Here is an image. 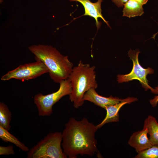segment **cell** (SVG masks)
<instances>
[{
	"instance_id": "14",
	"label": "cell",
	"mask_w": 158,
	"mask_h": 158,
	"mask_svg": "<svg viewBox=\"0 0 158 158\" xmlns=\"http://www.w3.org/2000/svg\"><path fill=\"white\" fill-rule=\"evenodd\" d=\"M0 138L4 141L13 144L23 151L29 150L28 147L18 139L10 133L8 131L0 126Z\"/></svg>"
},
{
	"instance_id": "20",
	"label": "cell",
	"mask_w": 158,
	"mask_h": 158,
	"mask_svg": "<svg viewBox=\"0 0 158 158\" xmlns=\"http://www.w3.org/2000/svg\"><path fill=\"white\" fill-rule=\"evenodd\" d=\"M137 2L141 5H143L146 4L148 2V0H135Z\"/></svg>"
},
{
	"instance_id": "3",
	"label": "cell",
	"mask_w": 158,
	"mask_h": 158,
	"mask_svg": "<svg viewBox=\"0 0 158 158\" xmlns=\"http://www.w3.org/2000/svg\"><path fill=\"white\" fill-rule=\"evenodd\" d=\"M95 68L94 66L84 64L81 61L73 67L68 79L72 88L69 99L75 108H78L83 105L85 101L83 96L86 92L91 88H97Z\"/></svg>"
},
{
	"instance_id": "10",
	"label": "cell",
	"mask_w": 158,
	"mask_h": 158,
	"mask_svg": "<svg viewBox=\"0 0 158 158\" xmlns=\"http://www.w3.org/2000/svg\"><path fill=\"white\" fill-rule=\"evenodd\" d=\"M95 89L92 88L84 94L83 99L93 103L95 104L104 109L109 106L114 105L121 101L122 99L111 96L106 97L99 95L96 92Z\"/></svg>"
},
{
	"instance_id": "7",
	"label": "cell",
	"mask_w": 158,
	"mask_h": 158,
	"mask_svg": "<svg viewBox=\"0 0 158 158\" xmlns=\"http://www.w3.org/2000/svg\"><path fill=\"white\" fill-rule=\"evenodd\" d=\"M48 72L47 68L43 62L36 61L19 66L4 75L1 80L5 81L15 79L24 81L35 79Z\"/></svg>"
},
{
	"instance_id": "5",
	"label": "cell",
	"mask_w": 158,
	"mask_h": 158,
	"mask_svg": "<svg viewBox=\"0 0 158 158\" xmlns=\"http://www.w3.org/2000/svg\"><path fill=\"white\" fill-rule=\"evenodd\" d=\"M59 83V88L56 91L45 95L39 93L34 96V102L37 107L39 116H50L53 112V105L63 97L71 94V86L68 79Z\"/></svg>"
},
{
	"instance_id": "21",
	"label": "cell",
	"mask_w": 158,
	"mask_h": 158,
	"mask_svg": "<svg viewBox=\"0 0 158 158\" xmlns=\"http://www.w3.org/2000/svg\"><path fill=\"white\" fill-rule=\"evenodd\" d=\"M158 33V32H157L156 34L154 35L153 36V37H155L156 35Z\"/></svg>"
},
{
	"instance_id": "15",
	"label": "cell",
	"mask_w": 158,
	"mask_h": 158,
	"mask_svg": "<svg viewBox=\"0 0 158 158\" xmlns=\"http://www.w3.org/2000/svg\"><path fill=\"white\" fill-rule=\"evenodd\" d=\"M11 113L8 106L4 103H0V126L9 131L11 126Z\"/></svg>"
},
{
	"instance_id": "11",
	"label": "cell",
	"mask_w": 158,
	"mask_h": 158,
	"mask_svg": "<svg viewBox=\"0 0 158 158\" xmlns=\"http://www.w3.org/2000/svg\"><path fill=\"white\" fill-rule=\"evenodd\" d=\"M147 129L144 127L142 130L135 132L130 136L128 144L138 153L150 147L153 145L147 137Z\"/></svg>"
},
{
	"instance_id": "18",
	"label": "cell",
	"mask_w": 158,
	"mask_h": 158,
	"mask_svg": "<svg viewBox=\"0 0 158 158\" xmlns=\"http://www.w3.org/2000/svg\"><path fill=\"white\" fill-rule=\"evenodd\" d=\"M155 88L158 91V85ZM149 101L152 107H155L156 106L158 103V95L155 96L152 99L150 100Z\"/></svg>"
},
{
	"instance_id": "8",
	"label": "cell",
	"mask_w": 158,
	"mask_h": 158,
	"mask_svg": "<svg viewBox=\"0 0 158 158\" xmlns=\"http://www.w3.org/2000/svg\"><path fill=\"white\" fill-rule=\"evenodd\" d=\"M70 1H77L80 3L85 9L83 16H87L94 18L96 21L95 24L98 29L101 25L98 21V18H101L109 27L108 22L104 18L102 13L101 5L103 0H97L95 2H92L90 0H68Z\"/></svg>"
},
{
	"instance_id": "19",
	"label": "cell",
	"mask_w": 158,
	"mask_h": 158,
	"mask_svg": "<svg viewBox=\"0 0 158 158\" xmlns=\"http://www.w3.org/2000/svg\"><path fill=\"white\" fill-rule=\"evenodd\" d=\"M128 0H111L118 7H122L124 4Z\"/></svg>"
},
{
	"instance_id": "16",
	"label": "cell",
	"mask_w": 158,
	"mask_h": 158,
	"mask_svg": "<svg viewBox=\"0 0 158 158\" xmlns=\"http://www.w3.org/2000/svg\"><path fill=\"white\" fill-rule=\"evenodd\" d=\"M135 158H158V146L150 147L138 153Z\"/></svg>"
},
{
	"instance_id": "6",
	"label": "cell",
	"mask_w": 158,
	"mask_h": 158,
	"mask_svg": "<svg viewBox=\"0 0 158 158\" xmlns=\"http://www.w3.org/2000/svg\"><path fill=\"white\" fill-rule=\"evenodd\" d=\"M140 52L139 50H133L131 49L128 51V56L133 62L132 70L128 74L118 75L117 77V81L118 83H121L137 80L139 81L145 91L150 89L153 93L158 94V91L149 85V81L147 78V75L153 74L154 71L150 67L144 68L141 66L138 59V55Z\"/></svg>"
},
{
	"instance_id": "9",
	"label": "cell",
	"mask_w": 158,
	"mask_h": 158,
	"mask_svg": "<svg viewBox=\"0 0 158 158\" xmlns=\"http://www.w3.org/2000/svg\"><path fill=\"white\" fill-rule=\"evenodd\" d=\"M137 100L138 99L136 98L128 97L123 99L118 103L106 107L105 109L106 111L105 117L100 123L96 125L98 129L107 123L119 121V111L121 108L126 104H130Z\"/></svg>"
},
{
	"instance_id": "4",
	"label": "cell",
	"mask_w": 158,
	"mask_h": 158,
	"mask_svg": "<svg viewBox=\"0 0 158 158\" xmlns=\"http://www.w3.org/2000/svg\"><path fill=\"white\" fill-rule=\"evenodd\" d=\"M62 133L48 134L27 153L28 158H66L61 148Z\"/></svg>"
},
{
	"instance_id": "12",
	"label": "cell",
	"mask_w": 158,
	"mask_h": 158,
	"mask_svg": "<svg viewBox=\"0 0 158 158\" xmlns=\"http://www.w3.org/2000/svg\"><path fill=\"white\" fill-rule=\"evenodd\" d=\"M143 127L147 129L151 144L158 146V123L155 118L149 115L145 120Z\"/></svg>"
},
{
	"instance_id": "1",
	"label": "cell",
	"mask_w": 158,
	"mask_h": 158,
	"mask_svg": "<svg viewBox=\"0 0 158 158\" xmlns=\"http://www.w3.org/2000/svg\"><path fill=\"white\" fill-rule=\"evenodd\" d=\"M96 125L83 117L78 121L71 118L62 133L61 145L67 157L76 158L78 155H94L98 151L95 138Z\"/></svg>"
},
{
	"instance_id": "13",
	"label": "cell",
	"mask_w": 158,
	"mask_h": 158,
	"mask_svg": "<svg viewBox=\"0 0 158 158\" xmlns=\"http://www.w3.org/2000/svg\"><path fill=\"white\" fill-rule=\"evenodd\" d=\"M123 6V16L130 18L141 16L144 13L142 6L135 0H128Z\"/></svg>"
},
{
	"instance_id": "17",
	"label": "cell",
	"mask_w": 158,
	"mask_h": 158,
	"mask_svg": "<svg viewBox=\"0 0 158 158\" xmlns=\"http://www.w3.org/2000/svg\"><path fill=\"white\" fill-rule=\"evenodd\" d=\"M15 154L13 147L10 145L6 147L0 146V155H13Z\"/></svg>"
},
{
	"instance_id": "2",
	"label": "cell",
	"mask_w": 158,
	"mask_h": 158,
	"mask_svg": "<svg viewBox=\"0 0 158 158\" xmlns=\"http://www.w3.org/2000/svg\"><path fill=\"white\" fill-rule=\"evenodd\" d=\"M35 56L36 61L43 62L47 68L51 78L56 83L68 79L73 68V64L67 56L62 54L51 45H34L28 47Z\"/></svg>"
}]
</instances>
